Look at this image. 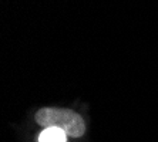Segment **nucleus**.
<instances>
[{
	"label": "nucleus",
	"mask_w": 158,
	"mask_h": 142,
	"mask_svg": "<svg viewBox=\"0 0 158 142\" xmlns=\"http://www.w3.org/2000/svg\"><path fill=\"white\" fill-rule=\"evenodd\" d=\"M39 142H67V134L60 128H44L39 136Z\"/></svg>",
	"instance_id": "obj_2"
},
{
	"label": "nucleus",
	"mask_w": 158,
	"mask_h": 142,
	"mask_svg": "<svg viewBox=\"0 0 158 142\" xmlns=\"http://www.w3.org/2000/svg\"><path fill=\"white\" fill-rule=\"evenodd\" d=\"M37 124L44 128H60L69 136L78 138L84 134L85 124L77 112L61 108H41L36 114Z\"/></svg>",
	"instance_id": "obj_1"
}]
</instances>
